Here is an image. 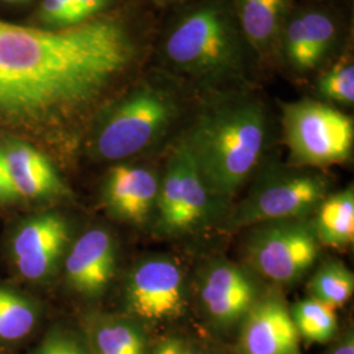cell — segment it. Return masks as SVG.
Instances as JSON below:
<instances>
[{
	"mask_svg": "<svg viewBox=\"0 0 354 354\" xmlns=\"http://www.w3.org/2000/svg\"><path fill=\"white\" fill-rule=\"evenodd\" d=\"M0 112L1 113L11 114L20 118H26L15 91L7 82L3 70L0 68Z\"/></svg>",
	"mask_w": 354,
	"mask_h": 354,
	"instance_id": "484cf974",
	"label": "cell"
},
{
	"mask_svg": "<svg viewBox=\"0 0 354 354\" xmlns=\"http://www.w3.org/2000/svg\"><path fill=\"white\" fill-rule=\"evenodd\" d=\"M152 354H190L184 342L177 339H165L160 342Z\"/></svg>",
	"mask_w": 354,
	"mask_h": 354,
	"instance_id": "83f0119b",
	"label": "cell"
},
{
	"mask_svg": "<svg viewBox=\"0 0 354 354\" xmlns=\"http://www.w3.org/2000/svg\"><path fill=\"white\" fill-rule=\"evenodd\" d=\"M136 55L127 26L111 17L58 30L0 21V68L26 118L88 104L127 71Z\"/></svg>",
	"mask_w": 354,
	"mask_h": 354,
	"instance_id": "6da1fadb",
	"label": "cell"
},
{
	"mask_svg": "<svg viewBox=\"0 0 354 354\" xmlns=\"http://www.w3.org/2000/svg\"><path fill=\"white\" fill-rule=\"evenodd\" d=\"M299 333L286 304L260 298L244 317L243 354H299Z\"/></svg>",
	"mask_w": 354,
	"mask_h": 354,
	"instance_id": "4fadbf2b",
	"label": "cell"
},
{
	"mask_svg": "<svg viewBox=\"0 0 354 354\" xmlns=\"http://www.w3.org/2000/svg\"><path fill=\"white\" fill-rule=\"evenodd\" d=\"M168 61L190 75L226 77L241 70L243 45L227 11L205 4L187 13L165 39Z\"/></svg>",
	"mask_w": 354,
	"mask_h": 354,
	"instance_id": "3957f363",
	"label": "cell"
},
{
	"mask_svg": "<svg viewBox=\"0 0 354 354\" xmlns=\"http://www.w3.org/2000/svg\"><path fill=\"white\" fill-rule=\"evenodd\" d=\"M37 354H89V352L74 333L64 329H51L41 342Z\"/></svg>",
	"mask_w": 354,
	"mask_h": 354,
	"instance_id": "cb8c5ba5",
	"label": "cell"
},
{
	"mask_svg": "<svg viewBox=\"0 0 354 354\" xmlns=\"http://www.w3.org/2000/svg\"><path fill=\"white\" fill-rule=\"evenodd\" d=\"M198 298L213 323L227 327L250 313L260 299V289L252 274L226 260L213 261L203 269Z\"/></svg>",
	"mask_w": 354,
	"mask_h": 354,
	"instance_id": "30bf717a",
	"label": "cell"
},
{
	"mask_svg": "<svg viewBox=\"0 0 354 354\" xmlns=\"http://www.w3.org/2000/svg\"><path fill=\"white\" fill-rule=\"evenodd\" d=\"M1 150L19 196L37 200L59 197L68 193L50 160L32 146L11 140Z\"/></svg>",
	"mask_w": 354,
	"mask_h": 354,
	"instance_id": "2e32d148",
	"label": "cell"
},
{
	"mask_svg": "<svg viewBox=\"0 0 354 354\" xmlns=\"http://www.w3.org/2000/svg\"><path fill=\"white\" fill-rule=\"evenodd\" d=\"M17 197L19 193L13 187L12 181L10 178L0 177V203H13Z\"/></svg>",
	"mask_w": 354,
	"mask_h": 354,
	"instance_id": "f1b7e54d",
	"label": "cell"
},
{
	"mask_svg": "<svg viewBox=\"0 0 354 354\" xmlns=\"http://www.w3.org/2000/svg\"><path fill=\"white\" fill-rule=\"evenodd\" d=\"M127 310L147 322L178 317L187 304L185 276L168 257H149L131 270L127 282Z\"/></svg>",
	"mask_w": 354,
	"mask_h": 354,
	"instance_id": "9c48e42d",
	"label": "cell"
},
{
	"mask_svg": "<svg viewBox=\"0 0 354 354\" xmlns=\"http://www.w3.org/2000/svg\"><path fill=\"white\" fill-rule=\"evenodd\" d=\"M285 140L295 163L308 167L339 165L353 150V121L346 114L314 100L282 105Z\"/></svg>",
	"mask_w": 354,
	"mask_h": 354,
	"instance_id": "8992f818",
	"label": "cell"
},
{
	"mask_svg": "<svg viewBox=\"0 0 354 354\" xmlns=\"http://www.w3.org/2000/svg\"><path fill=\"white\" fill-rule=\"evenodd\" d=\"M337 28L323 12H306L294 17L282 35L288 64L297 71H311L327 58L336 41Z\"/></svg>",
	"mask_w": 354,
	"mask_h": 354,
	"instance_id": "9a60e30c",
	"label": "cell"
},
{
	"mask_svg": "<svg viewBox=\"0 0 354 354\" xmlns=\"http://www.w3.org/2000/svg\"><path fill=\"white\" fill-rule=\"evenodd\" d=\"M37 323V308L16 291L0 288V340L24 339Z\"/></svg>",
	"mask_w": 354,
	"mask_h": 354,
	"instance_id": "44dd1931",
	"label": "cell"
},
{
	"mask_svg": "<svg viewBox=\"0 0 354 354\" xmlns=\"http://www.w3.org/2000/svg\"><path fill=\"white\" fill-rule=\"evenodd\" d=\"M171 93L153 86L133 91L106 115L95 138L96 153L120 160L149 149L165 134L176 117Z\"/></svg>",
	"mask_w": 354,
	"mask_h": 354,
	"instance_id": "5b68a950",
	"label": "cell"
},
{
	"mask_svg": "<svg viewBox=\"0 0 354 354\" xmlns=\"http://www.w3.org/2000/svg\"><path fill=\"white\" fill-rule=\"evenodd\" d=\"M245 256L253 269L274 283L289 285L302 279L320 252L314 226L307 218L253 226Z\"/></svg>",
	"mask_w": 354,
	"mask_h": 354,
	"instance_id": "52a82bcc",
	"label": "cell"
},
{
	"mask_svg": "<svg viewBox=\"0 0 354 354\" xmlns=\"http://www.w3.org/2000/svg\"><path fill=\"white\" fill-rule=\"evenodd\" d=\"M327 180L314 172L270 169L225 219L227 231L288 219H304L327 197Z\"/></svg>",
	"mask_w": 354,
	"mask_h": 354,
	"instance_id": "277c9868",
	"label": "cell"
},
{
	"mask_svg": "<svg viewBox=\"0 0 354 354\" xmlns=\"http://www.w3.org/2000/svg\"><path fill=\"white\" fill-rule=\"evenodd\" d=\"M319 92L330 102L352 105L354 102V66L351 61L335 64L319 77Z\"/></svg>",
	"mask_w": 354,
	"mask_h": 354,
	"instance_id": "603a6c76",
	"label": "cell"
},
{
	"mask_svg": "<svg viewBox=\"0 0 354 354\" xmlns=\"http://www.w3.org/2000/svg\"><path fill=\"white\" fill-rule=\"evenodd\" d=\"M89 342L93 354H145L146 337L131 320L102 317L92 322Z\"/></svg>",
	"mask_w": 354,
	"mask_h": 354,
	"instance_id": "d6986e66",
	"label": "cell"
},
{
	"mask_svg": "<svg viewBox=\"0 0 354 354\" xmlns=\"http://www.w3.org/2000/svg\"><path fill=\"white\" fill-rule=\"evenodd\" d=\"M44 23L54 26H71L80 24L75 13L64 3V0H44L39 8Z\"/></svg>",
	"mask_w": 354,
	"mask_h": 354,
	"instance_id": "d4e9b609",
	"label": "cell"
},
{
	"mask_svg": "<svg viewBox=\"0 0 354 354\" xmlns=\"http://www.w3.org/2000/svg\"><path fill=\"white\" fill-rule=\"evenodd\" d=\"M190 354H192V352H190Z\"/></svg>",
	"mask_w": 354,
	"mask_h": 354,
	"instance_id": "d6a6232c",
	"label": "cell"
},
{
	"mask_svg": "<svg viewBox=\"0 0 354 354\" xmlns=\"http://www.w3.org/2000/svg\"><path fill=\"white\" fill-rule=\"evenodd\" d=\"M0 177L3 178H10V174H8V167H7V162H6V156L4 152L0 149Z\"/></svg>",
	"mask_w": 354,
	"mask_h": 354,
	"instance_id": "4dcf8cb0",
	"label": "cell"
},
{
	"mask_svg": "<svg viewBox=\"0 0 354 354\" xmlns=\"http://www.w3.org/2000/svg\"><path fill=\"white\" fill-rule=\"evenodd\" d=\"M336 307L307 298L294 306L291 313L299 336L313 342H327L337 330Z\"/></svg>",
	"mask_w": 354,
	"mask_h": 354,
	"instance_id": "ffe728a7",
	"label": "cell"
},
{
	"mask_svg": "<svg viewBox=\"0 0 354 354\" xmlns=\"http://www.w3.org/2000/svg\"><path fill=\"white\" fill-rule=\"evenodd\" d=\"M317 241L332 248H345L354 241V192L346 188L327 196L317 209L313 223Z\"/></svg>",
	"mask_w": 354,
	"mask_h": 354,
	"instance_id": "e0dca14e",
	"label": "cell"
},
{
	"mask_svg": "<svg viewBox=\"0 0 354 354\" xmlns=\"http://www.w3.org/2000/svg\"><path fill=\"white\" fill-rule=\"evenodd\" d=\"M1 1H6V3H12V4H16V3H24L26 0H1Z\"/></svg>",
	"mask_w": 354,
	"mask_h": 354,
	"instance_id": "1f68e13d",
	"label": "cell"
},
{
	"mask_svg": "<svg viewBox=\"0 0 354 354\" xmlns=\"http://www.w3.org/2000/svg\"><path fill=\"white\" fill-rule=\"evenodd\" d=\"M308 291L311 298L340 307L353 295V273L340 261H328L310 279Z\"/></svg>",
	"mask_w": 354,
	"mask_h": 354,
	"instance_id": "7402d4cb",
	"label": "cell"
},
{
	"mask_svg": "<svg viewBox=\"0 0 354 354\" xmlns=\"http://www.w3.org/2000/svg\"><path fill=\"white\" fill-rule=\"evenodd\" d=\"M115 270V244L109 231L91 228L73 245L66 259L70 285L86 297H99Z\"/></svg>",
	"mask_w": 354,
	"mask_h": 354,
	"instance_id": "5bb4252c",
	"label": "cell"
},
{
	"mask_svg": "<svg viewBox=\"0 0 354 354\" xmlns=\"http://www.w3.org/2000/svg\"><path fill=\"white\" fill-rule=\"evenodd\" d=\"M160 181L150 168L114 165L102 187V203L115 219L143 226L155 213Z\"/></svg>",
	"mask_w": 354,
	"mask_h": 354,
	"instance_id": "7c38bea8",
	"label": "cell"
},
{
	"mask_svg": "<svg viewBox=\"0 0 354 354\" xmlns=\"http://www.w3.org/2000/svg\"><path fill=\"white\" fill-rule=\"evenodd\" d=\"M330 354H354V337L352 329L342 336V340L337 342V345L333 348Z\"/></svg>",
	"mask_w": 354,
	"mask_h": 354,
	"instance_id": "f546056e",
	"label": "cell"
},
{
	"mask_svg": "<svg viewBox=\"0 0 354 354\" xmlns=\"http://www.w3.org/2000/svg\"><path fill=\"white\" fill-rule=\"evenodd\" d=\"M111 0H64V3L75 13L79 23L86 21L93 15L102 11Z\"/></svg>",
	"mask_w": 354,
	"mask_h": 354,
	"instance_id": "4316f807",
	"label": "cell"
},
{
	"mask_svg": "<svg viewBox=\"0 0 354 354\" xmlns=\"http://www.w3.org/2000/svg\"><path fill=\"white\" fill-rule=\"evenodd\" d=\"M223 201L206 189L183 140L165 167L156 203V226L165 235H184L212 222Z\"/></svg>",
	"mask_w": 354,
	"mask_h": 354,
	"instance_id": "ba28073f",
	"label": "cell"
},
{
	"mask_svg": "<svg viewBox=\"0 0 354 354\" xmlns=\"http://www.w3.org/2000/svg\"><path fill=\"white\" fill-rule=\"evenodd\" d=\"M268 136L263 106L251 100L222 102L198 117L183 143L206 189L227 201L259 165Z\"/></svg>",
	"mask_w": 354,
	"mask_h": 354,
	"instance_id": "7a4b0ae2",
	"label": "cell"
},
{
	"mask_svg": "<svg viewBox=\"0 0 354 354\" xmlns=\"http://www.w3.org/2000/svg\"><path fill=\"white\" fill-rule=\"evenodd\" d=\"M289 0H238L241 33L253 48L263 49L279 33Z\"/></svg>",
	"mask_w": 354,
	"mask_h": 354,
	"instance_id": "ac0fdd59",
	"label": "cell"
},
{
	"mask_svg": "<svg viewBox=\"0 0 354 354\" xmlns=\"http://www.w3.org/2000/svg\"><path fill=\"white\" fill-rule=\"evenodd\" d=\"M70 241V228L62 215H38L19 228L12 239V256L19 273L29 281L50 276Z\"/></svg>",
	"mask_w": 354,
	"mask_h": 354,
	"instance_id": "8fae6325",
	"label": "cell"
}]
</instances>
